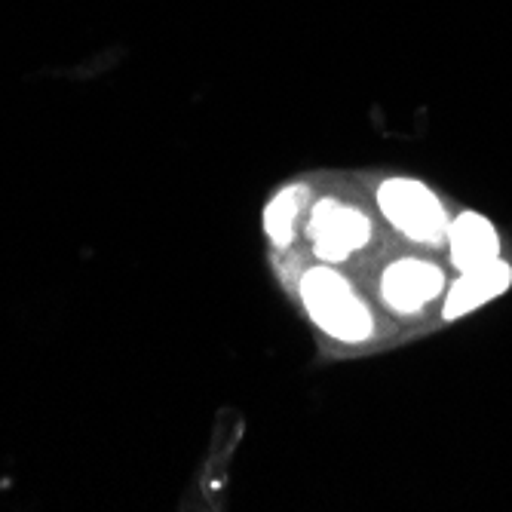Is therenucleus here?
I'll list each match as a JSON object with an SVG mask.
<instances>
[{
  "instance_id": "2",
  "label": "nucleus",
  "mask_w": 512,
  "mask_h": 512,
  "mask_svg": "<svg viewBox=\"0 0 512 512\" xmlns=\"http://www.w3.org/2000/svg\"><path fill=\"white\" fill-rule=\"evenodd\" d=\"M378 203L387 221L411 240L433 243L448 234V218L439 197L430 188H424L421 181L411 178L384 181L378 191Z\"/></svg>"
},
{
  "instance_id": "4",
  "label": "nucleus",
  "mask_w": 512,
  "mask_h": 512,
  "mask_svg": "<svg viewBox=\"0 0 512 512\" xmlns=\"http://www.w3.org/2000/svg\"><path fill=\"white\" fill-rule=\"evenodd\" d=\"M512 283V270L506 261L494 258V261H485V264H476V267H467L460 270V279L451 286L448 298H445V319H460L473 313L476 307L488 304L491 298L503 295Z\"/></svg>"
},
{
  "instance_id": "1",
  "label": "nucleus",
  "mask_w": 512,
  "mask_h": 512,
  "mask_svg": "<svg viewBox=\"0 0 512 512\" xmlns=\"http://www.w3.org/2000/svg\"><path fill=\"white\" fill-rule=\"evenodd\" d=\"M301 298L322 332L341 341H362L371 332V316L353 289L332 267H313L301 279Z\"/></svg>"
},
{
  "instance_id": "7",
  "label": "nucleus",
  "mask_w": 512,
  "mask_h": 512,
  "mask_svg": "<svg viewBox=\"0 0 512 512\" xmlns=\"http://www.w3.org/2000/svg\"><path fill=\"white\" fill-rule=\"evenodd\" d=\"M298 206H301V188H286L283 194H276L264 212V227L276 246L292 243L295 234V218H298Z\"/></svg>"
},
{
  "instance_id": "3",
  "label": "nucleus",
  "mask_w": 512,
  "mask_h": 512,
  "mask_svg": "<svg viewBox=\"0 0 512 512\" xmlns=\"http://www.w3.org/2000/svg\"><path fill=\"white\" fill-rule=\"evenodd\" d=\"M368 218L335 200H322L310 218V237L322 261H344L368 240Z\"/></svg>"
},
{
  "instance_id": "5",
  "label": "nucleus",
  "mask_w": 512,
  "mask_h": 512,
  "mask_svg": "<svg viewBox=\"0 0 512 512\" xmlns=\"http://www.w3.org/2000/svg\"><path fill=\"white\" fill-rule=\"evenodd\" d=\"M439 289H442V270L433 267L430 261L405 258L384 273V298L390 307L402 313L421 310L427 301L439 295Z\"/></svg>"
},
{
  "instance_id": "6",
  "label": "nucleus",
  "mask_w": 512,
  "mask_h": 512,
  "mask_svg": "<svg viewBox=\"0 0 512 512\" xmlns=\"http://www.w3.org/2000/svg\"><path fill=\"white\" fill-rule=\"evenodd\" d=\"M448 243H451V261L467 270L485 261L500 258V240L497 230L488 218L476 215V212H463L448 224Z\"/></svg>"
}]
</instances>
